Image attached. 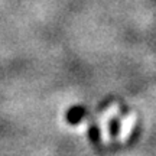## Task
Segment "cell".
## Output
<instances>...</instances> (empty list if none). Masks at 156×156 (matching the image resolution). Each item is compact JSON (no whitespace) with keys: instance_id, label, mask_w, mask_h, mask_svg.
Returning <instances> with one entry per match:
<instances>
[{"instance_id":"1","label":"cell","mask_w":156,"mask_h":156,"mask_svg":"<svg viewBox=\"0 0 156 156\" xmlns=\"http://www.w3.org/2000/svg\"><path fill=\"white\" fill-rule=\"evenodd\" d=\"M87 108L84 106H73L69 107V110L65 114V120H67L68 124L71 126H75V124H80L83 122V119L87 116Z\"/></svg>"},{"instance_id":"2","label":"cell","mask_w":156,"mask_h":156,"mask_svg":"<svg viewBox=\"0 0 156 156\" xmlns=\"http://www.w3.org/2000/svg\"><path fill=\"white\" fill-rule=\"evenodd\" d=\"M120 132H122V122L117 117H113L108 122V134L112 137H117L120 134Z\"/></svg>"},{"instance_id":"3","label":"cell","mask_w":156,"mask_h":156,"mask_svg":"<svg viewBox=\"0 0 156 156\" xmlns=\"http://www.w3.org/2000/svg\"><path fill=\"white\" fill-rule=\"evenodd\" d=\"M88 139L91 140V143H94V145L100 143L101 133H100V129L97 127L95 124H91V126L88 127Z\"/></svg>"}]
</instances>
